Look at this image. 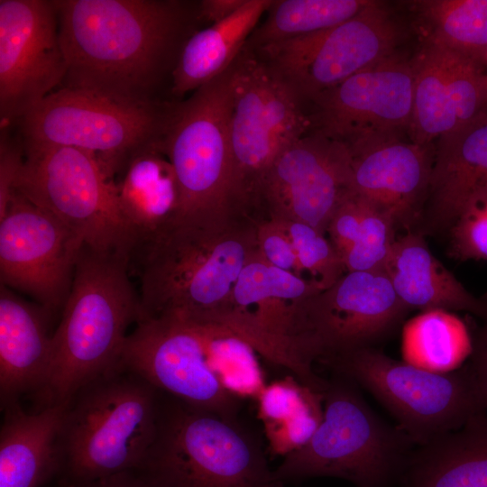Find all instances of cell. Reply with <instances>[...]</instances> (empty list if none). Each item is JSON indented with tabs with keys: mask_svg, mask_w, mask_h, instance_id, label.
Masks as SVG:
<instances>
[{
	"mask_svg": "<svg viewBox=\"0 0 487 487\" xmlns=\"http://www.w3.org/2000/svg\"><path fill=\"white\" fill-rule=\"evenodd\" d=\"M68 69L60 87L152 104L200 21L179 0H55Z\"/></svg>",
	"mask_w": 487,
	"mask_h": 487,
	"instance_id": "1",
	"label": "cell"
},
{
	"mask_svg": "<svg viewBox=\"0 0 487 487\" xmlns=\"http://www.w3.org/2000/svg\"><path fill=\"white\" fill-rule=\"evenodd\" d=\"M258 220H174L137 238L130 271L139 282L140 317L213 320L226 308L248 261L258 252ZM138 319V320H139Z\"/></svg>",
	"mask_w": 487,
	"mask_h": 487,
	"instance_id": "2",
	"label": "cell"
},
{
	"mask_svg": "<svg viewBox=\"0 0 487 487\" xmlns=\"http://www.w3.org/2000/svg\"><path fill=\"white\" fill-rule=\"evenodd\" d=\"M130 254L83 245L61 320L52 335L42 408L67 404L84 386L121 364L129 326L140 317Z\"/></svg>",
	"mask_w": 487,
	"mask_h": 487,
	"instance_id": "3",
	"label": "cell"
},
{
	"mask_svg": "<svg viewBox=\"0 0 487 487\" xmlns=\"http://www.w3.org/2000/svg\"><path fill=\"white\" fill-rule=\"evenodd\" d=\"M163 394L122 365L67 403L61 432L68 487L138 471L155 440Z\"/></svg>",
	"mask_w": 487,
	"mask_h": 487,
	"instance_id": "4",
	"label": "cell"
},
{
	"mask_svg": "<svg viewBox=\"0 0 487 487\" xmlns=\"http://www.w3.org/2000/svg\"><path fill=\"white\" fill-rule=\"evenodd\" d=\"M358 387L334 372L323 393L320 424L306 445L272 470L273 482L329 476L357 487H385L400 475L413 443L371 409Z\"/></svg>",
	"mask_w": 487,
	"mask_h": 487,
	"instance_id": "5",
	"label": "cell"
},
{
	"mask_svg": "<svg viewBox=\"0 0 487 487\" xmlns=\"http://www.w3.org/2000/svg\"><path fill=\"white\" fill-rule=\"evenodd\" d=\"M138 472L156 487H266L273 482L262 446L237 418L167 395Z\"/></svg>",
	"mask_w": 487,
	"mask_h": 487,
	"instance_id": "6",
	"label": "cell"
},
{
	"mask_svg": "<svg viewBox=\"0 0 487 487\" xmlns=\"http://www.w3.org/2000/svg\"><path fill=\"white\" fill-rule=\"evenodd\" d=\"M234 64L187 99L171 103L160 146L179 188L175 220L250 217L241 211L234 188L229 139Z\"/></svg>",
	"mask_w": 487,
	"mask_h": 487,
	"instance_id": "7",
	"label": "cell"
},
{
	"mask_svg": "<svg viewBox=\"0 0 487 487\" xmlns=\"http://www.w3.org/2000/svg\"><path fill=\"white\" fill-rule=\"evenodd\" d=\"M368 391L418 446L426 445L487 412V403L468 361L450 372L427 371L395 360L374 347L326 362Z\"/></svg>",
	"mask_w": 487,
	"mask_h": 487,
	"instance_id": "8",
	"label": "cell"
},
{
	"mask_svg": "<svg viewBox=\"0 0 487 487\" xmlns=\"http://www.w3.org/2000/svg\"><path fill=\"white\" fill-rule=\"evenodd\" d=\"M22 140L24 161L15 192L58 217L91 249L130 254L135 235L98 159L71 146Z\"/></svg>",
	"mask_w": 487,
	"mask_h": 487,
	"instance_id": "9",
	"label": "cell"
},
{
	"mask_svg": "<svg viewBox=\"0 0 487 487\" xmlns=\"http://www.w3.org/2000/svg\"><path fill=\"white\" fill-rule=\"evenodd\" d=\"M305 102L257 54L244 48L234 64L229 139L241 211L259 210L263 179L278 156L311 126Z\"/></svg>",
	"mask_w": 487,
	"mask_h": 487,
	"instance_id": "10",
	"label": "cell"
},
{
	"mask_svg": "<svg viewBox=\"0 0 487 487\" xmlns=\"http://www.w3.org/2000/svg\"><path fill=\"white\" fill-rule=\"evenodd\" d=\"M171 103H127L60 87L14 125L24 140L93 153L114 179L133 155L161 141Z\"/></svg>",
	"mask_w": 487,
	"mask_h": 487,
	"instance_id": "11",
	"label": "cell"
},
{
	"mask_svg": "<svg viewBox=\"0 0 487 487\" xmlns=\"http://www.w3.org/2000/svg\"><path fill=\"white\" fill-rule=\"evenodd\" d=\"M410 309L399 299L383 271H346L329 288L301 301L294 345L312 368L359 349L374 347Z\"/></svg>",
	"mask_w": 487,
	"mask_h": 487,
	"instance_id": "12",
	"label": "cell"
},
{
	"mask_svg": "<svg viewBox=\"0 0 487 487\" xmlns=\"http://www.w3.org/2000/svg\"><path fill=\"white\" fill-rule=\"evenodd\" d=\"M397 36L388 13L371 1L335 26L250 50L308 103L391 56Z\"/></svg>",
	"mask_w": 487,
	"mask_h": 487,
	"instance_id": "13",
	"label": "cell"
},
{
	"mask_svg": "<svg viewBox=\"0 0 487 487\" xmlns=\"http://www.w3.org/2000/svg\"><path fill=\"white\" fill-rule=\"evenodd\" d=\"M121 365L167 396L236 418L241 400L227 391L214 372L206 326L200 319L179 316L139 319L127 336Z\"/></svg>",
	"mask_w": 487,
	"mask_h": 487,
	"instance_id": "14",
	"label": "cell"
},
{
	"mask_svg": "<svg viewBox=\"0 0 487 487\" xmlns=\"http://www.w3.org/2000/svg\"><path fill=\"white\" fill-rule=\"evenodd\" d=\"M319 291L308 281L272 266L258 251L244 267L225 309L211 321L229 328L257 354L323 393L328 381L302 362L293 340L301 301Z\"/></svg>",
	"mask_w": 487,
	"mask_h": 487,
	"instance_id": "15",
	"label": "cell"
},
{
	"mask_svg": "<svg viewBox=\"0 0 487 487\" xmlns=\"http://www.w3.org/2000/svg\"><path fill=\"white\" fill-rule=\"evenodd\" d=\"M67 69L55 0H0L1 127L60 88Z\"/></svg>",
	"mask_w": 487,
	"mask_h": 487,
	"instance_id": "16",
	"label": "cell"
},
{
	"mask_svg": "<svg viewBox=\"0 0 487 487\" xmlns=\"http://www.w3.org/2000/svg\"><path fill=\"white\" fill-rule=\"evenodd\" d=\"M83 245L58 217L15 192L0 215L1 284L50 313L63 308Z\"/></svg>",
	"mask_w": 487,
	"mask_h": 487,
	"instance_id": "17",
	"label": "cell"
},
{
	"mask_svg": "<svg viewBox=\"0 0 487 487\" xmlns=\"http://www.w3.org/2000/svg\"><path fill=\"white\" fill-rule=\"evenodd\" d=\"M351 191L347 148L314 132L275 160L262 185L259 209L265 218L306 224L326 234L334 212Z\"/></svg>",
	"mask_w": 487,
	"mask_h": 487,
	"instance_id": "18",
	"label": "cell"
},
{
	"mask_svg": "<svg viewBox=\"0 0 487 487\" xmlns=\"http://www.w3.org/2000/svg\"><path fill=\"white\" fill-rule=\"evenodd\" d=\"M315 133L345 145L393 137L409 127L413 108L411 64L392 56L311 99Z\"/></svg>",
	"mask_w": 487,
	"mask_h": 487,
	"instance_id": "19",
	"label": "cell"
},
{
	"mask_svg": "<svg viewBox=\"0 0 487 487\" xmlns=\"http://www.w3.org/2000/svg\"><path fill=\"white\" fill-rule=\"evenodd\" d=\"M345 147L351 190L391 217L397 226L410 225L427 194L434 157L427 146L393 136Z\"/></svg>",
	"mask_w": 487,
	"mask_h": 487,
	"instance_id": "20",
	"label": "cell"
},
{
	"mask_svg": "<svg viewBox=\"0 0 487 487\" xmlns=\"http://www.w3.org/2000/svg\"><path fill=\"white\" fill-rule=\"evenodd\" d=\"M486 188L487 112L438 138L423 231H448L464 207Z\"/></svg>",
	"mask_w": 487,
	"mask_h": 487,
	"instance_id": "21",
	"label": "cell"
},
{
	"mask_svg": "<svg viewBox=\"0 0 487 487\" xmlns=\"http://www.w3.org/2000/svg\"><path fill=\"white\" fill-rule=\"evenodd\" d=\"M50 314L27 302L1 284L0 289V396L1 405L17 402L44 385L52 353L47 329Z\"/></svg>",
	"mask_w": 487,
	"mask_h": 487,
	"instance_id": "22",
	"label": "cell"
},
{
	"mask_svg": "<svg viewBox=\"0 0 487 487\" xmlns=\"http://www.w3.org/2000/svg\"><path fill=\"white\" fill-rule=\"evenodd\" d=\"M67 404L24 412L5 406L0 431V487H41L62 468L61 432Z\"/></svg>",
	"mask_w": 487,
	"mask_h": 487,
	"instance_id": "23",
	"label": "cell"
},
{
	"mask_svg": "<svg viewBox=\"0 0 487 487\" xmlns=\"http://www.w3.org/2000/svg\"><path fill=\"white\" fill-rule=\"evenodd\" d=\"M383 271L409 309L465 311L487 320V299L471 293L433 255L420 233L397 237Z\"/></svg>",
	"mask_w": 487,
	"mask_h": 487,
	"instance_id": "24",
	"label": "cell"
},
{
	"mask_svg": "<svg viewBox=\"0 0 487 487\" xmlns=\"http://www.w3.org/2000/svg\"><path fill=\"white\" fill-rule=\"evenodd\" d=\"M402 487H487V412L410 452Z\"/></svg>",
	"mask_w": 487,
	"mask_h": 487,
	"instance_id": "25",
	"label": "cell"
},
{
	"mask_svg": "<svg viewBox=\"0 0 487 487\" xmlns=\"http://www.w3.org/2000/svg\"><path fill=\"white\" fill-rule=\"evenodd\" d=\"M160 142L133 155L114 179L120 211L135 240L162 229L179 213L178 180Z\"/></svg>",
	"mask_w": 487,
	"mask_h": 487,
	"instance_id": "26",
	"label": "cell"
},
{
	"mask_svg": "<svg viewBox=\"0 0 487 487\" xmlns=\"http://www.w3.org/2000/svg\"><path fill=\"white\" fill-rule=\"evenodd\" d=\"M272 0H246L229 18L194 32L184 43L170 94L181 98L227 70L245 48Z\"/></svg>",
	"mask_w": 487,
	"mask_h": 487,
	"instance_id": "27",
	"label": "cell"
},
{
	"mask_svg": "<svg viewBox=\"0 0 487 487\" xmlns=\"http://www.w3.org/2000/svg\"><path fill=\"white\" fill-rule=\"evenodd\" d=\"M256 400L258 417L272 455L284 457L301 448L323 418V393L295 376L266 384Z\"/></svg>",
	"mask_w": 487,
	"mask_h": 487,
	"instance_id": "28",
	"label": "cell"
},
{
	"mask_svg": "<svg viewBox=\"0 0 487 487\" xmlns=\"http://www.w3.org/2000/svg\"><path fill=\"white\" fill-rule=\"evenodd\" d=\"M473 346V336L467 326L450 311H422L403 326V361L427 371L458 370L469 360Z\"/></svg>",
	"mask_w": 487,
	"mask_h": 487,
	"instance_id": "29",
	"label": "cell"
},
{
	"mask_svg": "<svg viewBox=\"0 0 487 487\" xmlns=\"http://www.w3.org/2000/svg\"><path fill=\"white\" fill-rule=\"evenodd\" d=\"M411 68L413 108L409 128L413 142L427 146L458 128L441 47L428 42Z\"/></svg>",
	"mask_w": 487,
	"mask_h": 487,
	"instance_id": "30",
	"label": "cell"
},
{
	"mask_svg": "<svg viewBox=\"0 0 487 487\" xmlns=\"http://www.w3.org/2000/svg\"><path fill=\"white\" fill-rule=\"evenodd\" d=\"M430 29L429 42L487 69V0L416 2Z\"/></svg>",
	"mask_w": 487,
	"mask_h": 487,
	"instance_id": "31",
	"label": "cell"
},
{
	"mask_svg": "<svg viewBox=\"0 0 487 487\" xmlns=\"http://www.w3.org/2000/svg\"><path fill=\"white\" fill-rule=\"evenodd\" d=\"M366 0H277L263 23L254 29L246 47L252 50L335 26L357 14Z\"/></svg>",
	"mask_w": 487,
	"mask_h": 487,
	"instance_id": "32",
	"label": "cell"
},
{
	"mask_svg": "<svg viewBox=\"0 0 487 487\" xmlns=\"http://www.w3.org/2000/svg\"><path fill=\"white\" fill-rule=\"evenodd\" d=\"M200 320L206 326L211 367L223 387L240 400L256 399L266 385L257 352L225 326Z\"/></svg>",
	"mask_w": 487,
	"mask_h": 487,
	"instance_id": "33",
	"label": "cell"
},
{
	"mask_svg": "<svg viewBox=\"0 0 487 487\" xmlns=\"http://www.w3.org/2000/svg\"><path fill=\"white\" fill-rule=\"evenodd\" d=\"M281 222L295 250L299 278L323 290L346 272L339 253L326 234L306 224Z\"/></svg>",
	"mask_w": 487,
	"mask_h": 487,
	"instance_id": "34",
	"label": "cell"
},
{
	"mask_svg": "<svg viewBox=\"0 0 487 487\" xmlns=\"http://www.w3.org/2000/svg\"><path fill=\"white\" fill-rule=\"evenodd\" d=\"M396 227L391 217L366 200L355 238L343 256L346 271H383L397 239Z\"/></svg>",
	"mask_w": 487,
	"mask_h": 487,
	"instance_id": "35",
	"label": "cell"
},
{
	"mask_svg": "<svg viewBox=\"0 0 487 487\" xmlns=\"http://www.w3.org/2000/svg\"><path fill=\"white\" fill-rule=\"evenodd\" d=\"M448 234L452 258L487 261V188L464 207Z\"/></svg>",
	"mask_w": 487,
	"mask_h": 487,
	"instance_id": "36",
	"label": "cell"
},
{
	"mask_svg": "<svg viewBox=\"0 0 487 487\" xmlns=\"http://www.w3.org/2000/svg\"><path fill=\"white\" fill-rule=\"evenodd\" d=\"M256 239L259 253L267 262L299 277L295 250L281 221L258 220Z\"/></svg>",
	"mask_w": 487,
	"mask_h": 487,
	"instance_id": "37",
	"label": "cell"
},
{
	"mask_svg": "<svg viewBox=\"0 0 487 487\" xmlns=\"http://www.w3.org/2000/svg\"><path fill=\"white\" fill-rule=\"evenodd\" d=\"M24 151L21 135L12 137L1 127L0 137V215L15 194V184L23 165Z\"/></svg>",
	"mask_w": 487,
	"mask_h": 487,
	"instance_id": "38",
	"label": "cell"
},
{
	"mask_svg": "<svg viewBox=\"0 0 487 487\" xmlns=\"http://www.w3.org/2000/svg\"><path fill=\"white\" fill-rule=\"evenodd\" d=\"M473 340V353L468 363L487 403V320H484L483 326L477 331Z\"/></svg>",
	"mask_w": 487,
	"mask_h": 487,
	"instance_id": "39",
	"label": "cell"
},
{
	"mask_svg": "<svg viewBox=\"0 0 487 487\" xmlns=\"http://www.w3.org/2000/svg\"><path fill=\"white\" fill-rule=\"evenodd\" d=\"M246 0H203L198 3L200 21L210 24L220 23L238 11Z\"/></svg>",
	"mask_w": 487,
	"mask_h": 487,
	"instance_id": "40",
	"label": "cell"
},
{
	"mask_svg": "<svg viewBox=\"0 0 487 487\" xmlns=\"http://www.w3.org/2000/svg\"><path fill=\"white\" fill-rule=\"evenodd\" d=\"M125 472L102 478L82 487H156L141 473Z\"/></svg>",
	"mask_w": 487,
	"mask_h": 487,
	"instance_id": "41",
	"label": "cell"
},
{
	"mask_svg": "<svg viewBox=\"0 0 487 487\" xmlns=\"http://www.w3.org/2000/svg\"><path fill=\"white\" fill-rule=\"evenodd\" d=\"M266 487H284L282 482H271Z\"/></svg>",
	"mask_w": 487,
	"mask_h": 487,
	"instance_id": "42",
	"label": "cell"
},
{
	"mask_svg": "<svg viewBox=\"0 0 487 487\" xmlns=\"http://www.w3.org/2000/svg\"><path fill=\"white\" fill-rule=\"evenodd\" d=\"M486 76H487V69H486Z\"/></svg>",
	"mask_w": 487,
	"mask_h": 487,
	"instance_id": "43",
	"label": "cell"
}]
</instances>
